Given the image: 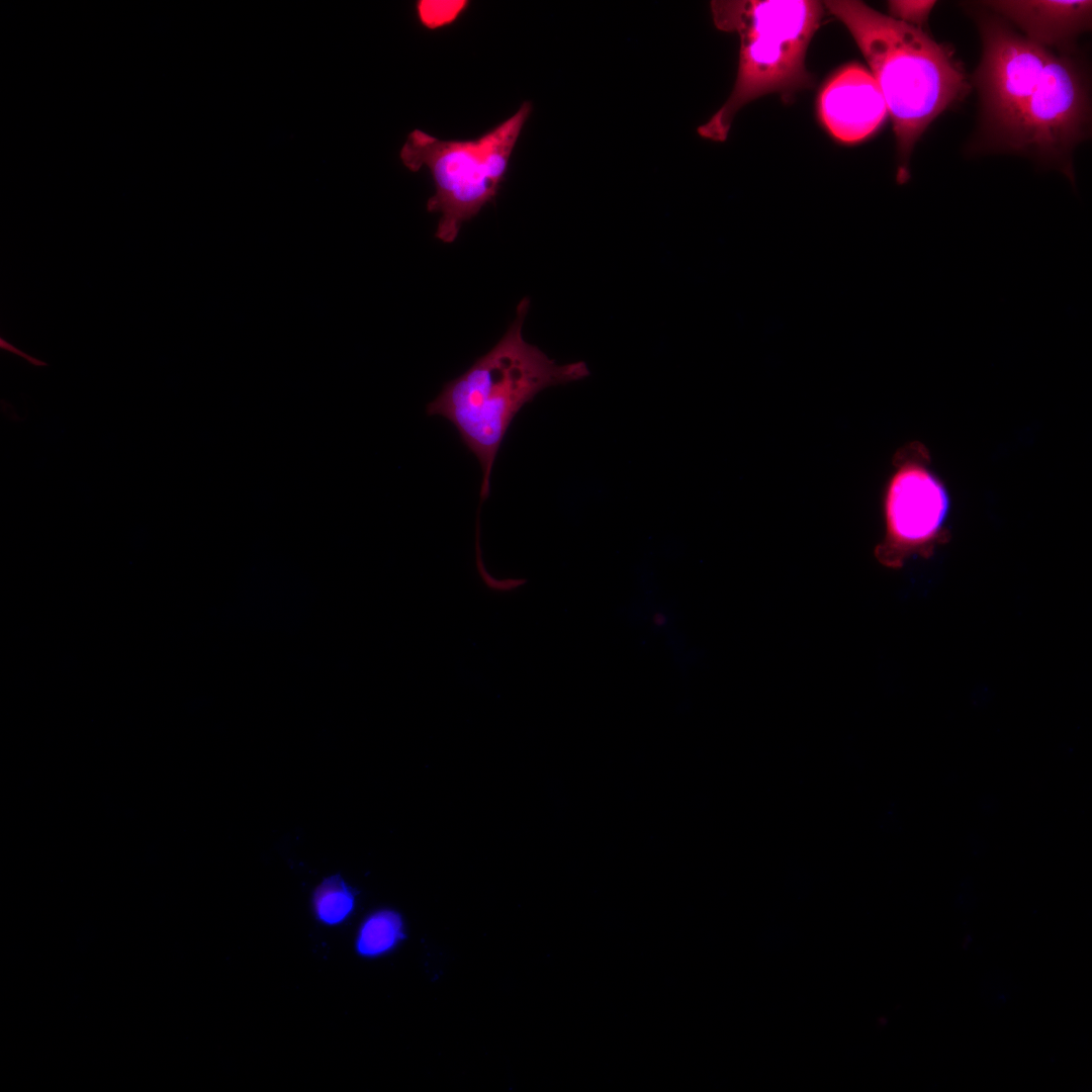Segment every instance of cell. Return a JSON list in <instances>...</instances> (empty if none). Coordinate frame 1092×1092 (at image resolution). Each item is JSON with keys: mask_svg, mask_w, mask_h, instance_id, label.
<instances>
[{"mask_svg": "<svg viewBox=\"0 0 1092 1092\" xmlns=\"http://www.w3.org/2000/svg\"><path fill=\"white\" fill-rule=\"evenodd\" d=\"M529 306V299L523 298L499 341L460 376L446 382L426 407L428 416L443 417L454 426L480 465L477 535L495 458L515 417L542 390L589 375L584 362L558 364L524 339Z\"/></svg>", "mask_w": 1092, "mask_h": 1092, "instance_id": "1", "label": "cell"}, {"mask_svg": "<svg viewBox=\"0 0 1092 1092\" xmlns=\"http://www.w3.org/2000/svg\"><path fill=\"white\" fill-rule=\"evenodd\" d=\"M828 12L847 28L884 96L897 142L896 180L909 179V159L929 123L968 91L964 69L949 48L921 28L861 1L829 0Z\"/></svg>", "mask_w": 1092, "mask_h": 1092, "instance_id": "2", "label": "cell"}, {"mask_svg": "<svg viewBox=\"0 0 1092 1092\" xmlns=\"http://www.w3.org/2000/svg\"><path fill=\"white\" fill-rule=\"evenodd\" d=\"M711 11L718 29L736 32L740 38L732 91L697 129L704 139L724 142L737 112L749 102L772 93L789 102L812 87L814 77L805 59L824 5L815 0H716Z\"/></svg>", "mask_w": 1092, "mask_h": 1092, "instance_id": "3", "label": "cell"}, {"mask_svg": "<svg viewBox=\"0 0 1092 1092\" xmlns=\"http://www.w3.org/2000/svg\"><path fill=\"white\" fill-rule=\"evenodd\" d=\"M531 111V102L525 101L512 116L474 140L443 141L418 128L408 133L400 160L413 172L426 167L431 173L435 194L427 210L441 214L438 240L453 243L462 224L494 199Z\"/></svg>", "mask_w": 1092, "mask_h": 1092, "instance_id": "4", "label": "cell"}, {"mask_svg": "<svg viewBox=\"0 0 1092 1092\" xmlns=\"http://www.w3.org/2000/svg\"><path fill=\"white\" fill-rule=\"evenodd\" d=\"M882 505L884 535L874 552L883 566L898 569L913 556L929 557L945 541L950 499L922 444L896 452Z\"/></svg>", "mask_w": 1092, "mask_h": 1092, "instance_id": "5", "label": "cell"}, {"mask_svg": "<svg viewBox=\"0 0 1092 1092\" xmlns=\"http://www.w3.org/2000/svg\"><path fill=\"white\" fill-rule=\"evenodd\" d=\"M981 30L983 58L976 83L984 120L991 133L1005 142L1053 53L995 19L982 22Z\"/></svg>", "mask_w": 1092, "mask_h": 1092, "instance_id": "6", "label": "cell"}, {"mask_svg": "<svg viewBox=\"0 0 1092 1092\" xmlns=\"http://www.w3.org/2000/svg\"><path fill=\"white\" fill-rule=\"evenodd\" d=\"M1087 117V91L1079 70L1069 59L1052 54L1004 144L1044 156L1060 155L1080 139Z\"/></svg>", "mask_w": 1092, "mask_h": 1092, "instance_id": "7", "label": "cell"}, {"mask_svg": "<svg viewBox=\"0 0 1092 1092\" xmlns=\"http://www.w3.org/2000/svg\"><path fill=\"white\" fill-rule=\"evenodd\" d=\"M817 104L820 121L834 140L843 144L872 135L888 112L874 76L856 63L839 68L826 80Z\"/></svg>", "mask_w": 1092, "mask_h": 1092, "instance_id": "8", "label": "cell"}, {"mask_svg": "<svg viewBox=\"0 0 1092 1092\" xmlns=\"http://www.w3.org/2000/svg\"><path fill=\"white\" fill-rule=\"evenodd\" d=\"M1012 20L1031 41L1062 44L1090 26L1092 3L1087 0H1004L984 2Z\"/></svg>", "mask_w": 1092, "mask_h": 1092, "instance_id": "9", "label": "cell"}, {"mask_svg": "<svg viewBox=\"0 0 1092 1092\" xmlns=\"http://www.w3.org/2000/svg\"><path fill=\"white\" fill-rule=\"evenodd\" d=\"M403 937L398 913L382 910L371 915L363 924L357 948L361 954L375 956L388 950Z\"/></svg>", "mask_w": 1092, "mask_h": 1092, "instance_id": "10", "label": "cell"}, {"mask_svg": "<svg viewBox=\"0 0 1092 1092\" xmlns=\"http://www.w3.org/2000/svg\"><path fill=\"white\" fill-rule=\"evenodd\" d=\"M313 904L320 919L341 922L353 909L354 895L339 875L326 879L314 891Z\"/></svg>", "mask_w": 1092, "mask_h": 1092, "instance_id": "11", "label": "cell"}, {"mask_svg": "<svg viewBox=\"0 0 1092 1092\" xmlns=\"http://www.w3.org/2000/svg\"><path fill=\"white\" fill-rule=\"evenodd\" d=\"M466 0L436 1L420 0L417 2V14L420 22L428 29H437L454 22L467 8Z\"/></svg>", "mask_w": 1092, "mask_h": 1092, "instance_id": "12", "label": "cell"}, {"mask_svg": "<svg viewBox=\"0 0 1092 1092\" xmlns=\"http://www.w3.org/2000/svg\"><path fill=\"white\" fill-rule=\"evenodd\" d=\"M935 5L931 0H893L888 2L890 17L921 28Z\"/></svg>", "mask_w": 1092, "mask_h": 1092, "instance_id": "13", "label": "cell"}, {"mask_svg": "<svg viewBox=\"0 0 1092 1092\" xmlns=\"http://www.w3.org/2000/svg\"><path fill=\"white\" fill-rule=\"evenodd\" d=\"M1 348L5 349V350H8V351H10V352H12L14 354H17V355L25 358L32 365H35V366L46 365L44 362H42L40 360H37V359H35V358L31 357V356H28L22 351L17 350L14 346H12L11 344H9L5 340H3V338H1Z\"/></svg>", "mask_w": 1092, "mask_h": 1092, "instance_id": "14", "label": "cell"}, {"mask_svg": "<svg viewBox=\"0 0 1092 1092\" xmlns=\"http://www.w3.org/2000/svg\"><path fill=\"white\" fill-rule=\"evenodd\" d=\"M652 622L657 627H662L666 623V617L662 613H655L652 617Z\"/></svg>", "mask_w": 1092, "mask_h": 1092, "instance_id": "15", "label": "cell"}]
</instances>
